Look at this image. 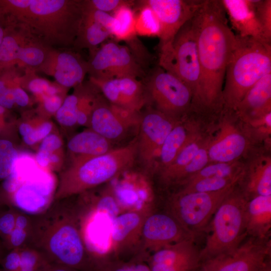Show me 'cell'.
<instances>
[{
  "mask_svg": "<svg viewBox=\"0 0 271 271\" xmlns=\"http://www.w3.org/2000/svg\"><path fill=\"white\" fill-rule=\"evenodd\" d=\"M244 173V172H242L238 169L234 164L225 163H217L206 165L201 170L190 177L182 185L189 181L204 178H231L239 176Z\"/></svg>",
  "mask_w": 271,
  "mask_h": 271,
  "instance_id": "f35d334b",
  "label": "cell"
},
{
  "mask_svg": "<svg viewBox=\"0 0 271 271\" xmlns=\"http://www.w3.org/2000/svg\"><path fill=\"white\" fill-rule=\"evenodd\" d=\"M32 248L51 262L78 271H92L77 204L69 198L53 201L44 211L32 214Z\"/></svg>",
  "mask_w": 271,
  "mask_h": 271,
  "instance_id": "3957f363",
  "label": "cell"
},
{
  "mask_svg": "<svg viewBox=\"0 0 271 271\" xmlns=\"http://www.w3.org/2000/svg\"><path fill=\"white\" fill-rule=\"evenodd\" d=\"M83 0H0V18L46 46L73 47Z\"/></svg>",
  "mask_w": 271,
  "mask_h": 271,
  "instance_id": "7a4b0ae2",
  "label": "cell"
},
{
  "mask_svg": "<svg viewBox=\"0 0 271 271\" xmlns=\"http://www.w3.org/2000/svg\"><path fill=\"white\" fill-rule=\"evenodd\" d=\"M47 170H40L32 179L22 182L16 191L11 195L8 205L30 214L38 213L37 208L41 212L46 209L53 201L50 196L54 189L53 179Z\"/></svg>",
  "mask_w": 271,
  "mask_h": 271,
  "instance_id": "44dd1931",
  "label": "cell"
},
{
  "mask_svg": "<svg viewBox=\"0 0 271 271\" xmlns=\"http://www.w3.org/2000/svg\"><path fill=\"white\" fill-rule=\"evenodd\" d=\"M19 156L12 140L0 138V183L12 173Z\"/></svg>",
  "mask_w": 271,
  "mask_h": 271,
  "instance_id": "74e56055",
  "label": "cell"
},
{
  "mask_svg": "<svg viewBox=\"0 0 271 271\" xmlns=\"http://www.w3.org/2000/svg\"><path fill=\"white\" fill-rule=\"evenodd\" d=\"M62 94L44 96L39 100L41 102L42 109L46 112V114L55 115L66 97H63Z\"/></svg>",
  "mask_w": 271,
  "mask_h": 271,
  "instance_id": "7dc6e473",
  "label": "cell"
},
{
  "mask_svg": "<svg viewBox=\"0 0 271 271\" xmlns=\"http://www.w3.org/2000/svg\"><path fill=\"white\" fill-rule=\"evenodd\" d=\"M7 110L8 109L0 105V127L7 136H9L12 133L14 123L6 120Z\"/></svg>",
  "mask_w": 271,
  "mask_h": 271,
  "instance_id": "c3c4849f",
  "label": "cell"
},
{
  "mask_svg": "<svg viewBox=\"0 0 271 271\" xmlns=\"http://www.w3.org/2000/svg\"><path fill=\"white\" fill-rule=\"evenodd\" d=\"M192 19L172 39L160 44L159 66L186 84L191 89L193 97L198 85L200 69Z\"/></svg>",
  "mask_w": 271,
  "mask_h": 271,
  "instance_id": "52a82bcc",
  "label": "cell"
},
{
  "mask_svg": "<svg viewBox=\"0 0 271 271\" xmlns=\"http://www.w3.org/2000/svg\"><path fill=\"white\" fill-rule=\"evenodd\" d=\"M248 200L258 196H271V162L264 159L256 165L247 177L245 191Z\"/></svg>",
  "mask_w": 271,
  "mask_h": 271,
  "instance_id": "83f0119b",
  "label": "cell"
},
{
  "mask_svg": "<svg viewBox=\"0 0 271 271\" xmlns=\"http://www.w3.org/2000/svg\"><path fill=\"white\" fill-rule=\"evenodd\" d=\"M51 263L38 249L25 248L21 249V264L18 271H42Z\"/></svg>",
  "mask_w": 271,
  "mask_h": 271,
  "instance_id": "60d3db41",
  "label": "cell"
},
{
  "mask_svg": "<svg viewBox=\"0 0 271 271\" xmlns=\"http://www.w3.org/2000/svg\"><path fill=\"white\" fill-rule=\"evenodd\" d=\"M111 36L110 32L95 18L83 0L82 18L73 47L88 49L91 53Z\"/></svg>",
  "mask_w": 271,
  "mask_h": 271,
  "instance_id": "484cf974",
  "label": "cell"
},
{
  "mask_svg": "<svg viewBox=\"0 0 271 271\" xmlns=\"http://www.w3.org/2000/svg\"><path fill=\"white\" fill-rule=\"evenodd\" d=\"M209 160L207 148L201 147L191 161L177 175L172 185H182L190 177L207 165Z\"/></svg>",
  "mask_w": 271,
  "mask_h": 271,
  "instance_id": "b9f144b4",
  "label": "cell"
},
{
  "mask_svg": "<svg viewBox=\"0 0 271 271\" xmlns=\"http://www.w3.org/2000/svg\"><path fill=\"white\" fill-rule=\"evenodd\" d=\"M270 73L271 43L236 35L226 69L223 108L234 111L249 89Z\"/></svg>",
  "mask_w": 271,
  "mask_h": 271,
  "instance_id": "5b68a950",
  "label": "cell"
},
{
  "mask_svg": "<svg viewBox=\"0 0 271 271\" xmlns=\"http://www.w3.org/2000/svg\"><path fill=\"white\" fill-rule=\"evenodd\" d=\"M110 103L125 110L140 113L149 98L145 84L139 79L122 77L108 80L90 78Z\"/></svg>",
  "mask_w": 271,
  "mask_h": 271,
  "instance_id": "e0dca14e",
  "label": "cell"
},
{
  "mask_svg": "<svg viewBox=\"0 0 271 271\" xmlns=\"http://www.w3.org/2000/svg\"><path fill=\"white\" fill-rule=\"evenodd\" d=\"M4 206H5V205L3 204V203L2 202L0 199V209Z\"/></svg>",
  "mask_w": 271,
  "mask_h": 271,
  "instance_id": "11a10c76",
  "label": "cell"
},
{
  "mask_svg": "<svg viewBox=\"0 0 271 271\" xmlns=\"http://www.w3.org/2000/svg\"><path fill=\"white\" fill-rule=\"evenodd\" d=\"M0 45V69L13 66L38 68L50 47L19 28L8 27Z\"/></svg>",
  "mask_w": 271,
  "mask_h": 271,
  "instance_id": "8fae6325",
  "label": "cell"
},
{
  "mask_svg": "<svg viewBox=\"0 0 271 271\" xmlns=\"http://www.w3.org/2000/svg\"><path fill=\"white\" fill-rule=\"evenodd\" d=\"M36 69L53 77L58 85L67 89L83 82L88 73V62L74 52L50 48Z\"/></svg>",
  "mask_w": 271,
  "mask_h": 271,
  "instance_id": "d6986e66",
  "label": "cell"
},
{
  "mask_svg": "<svg viewBox=\"0 0 271 271\" xmlns=\"http://www.w3.org/2000/svg\"><path fill=\"white\" fill-rule=\"evenodd\" d=\"M134 2L126 0H85L86 4L90 7L110 14L123 5L133 6Z\"/></svg>",
  "mask_w": 271,
  "mask_h": 271,
  "instance_id": "f6af8a7d",
  "label": "cell"
},
{
  "mask_svg": "<svg viewBox=\"0 0 271 271\" xmlns=\"http://www.w3.org/2000/svg\"><path fill=\"white\" fill-rule=\"evenodd\" d=\"M201 145L200 139L191 138L173 162L160 171L161 182L166 185H172L177 175L191 161Z\"/></svg>",
  "mask_w": 271,
  "mask_h": 271,
  "instance_id": "f546056e",
  "label": "cell"
},
{
  "mask_svg": "<svg viewBox=\"0 0 271 271\" xmlns=\"http://www.w3.org/2000/svg\"><path fill=\"white\" fill-rule=\"evenodd\" d=\"M139 2V1H138ZM139 13L136 15L135 30L137 35L157 37L161 34L159 21L153 10L139 2Z\"/></svg>",
  "mask_w": 271,
  "mask_h": 271,
  "instance_id": "d590c367",
  "label": "cell"
},
{
  "mask_svg": "<svg viewBox=\"0 0 271 271\" xmlns=\"http://www.w3.org/2000/svg\"><path fill=\"white\" fill-rule=\"evenodd\" d=\"M0 271H2L1 269V268H0Z\"/></svg>",
  "mask_w": 271,
  "mask_h": 271,
  "instance_id": "9f6ffc18",
  "label": "cell"
},
{
  "mask_svg": "<svg viewBox=\"0 0 271 271\" xmlns=\"http://www.w3.org/2000/svg\"><path fill=\"white\" fill-rule=\"evenodd\" d=\"M197 237L186 230L168 212L154 211L147 216L144 223L141 251L153 253L184 240H195Z\"/></svg>",
  "mask_w": 271,
  "mask_h": 271,
  "instance_id": "5bb4252c",
  "label": "cell"
},
{
  "mask_svg": "<svg viewBox=\"0 0 271 271\" xmlns=\"http://www.w3.org/2000/svg\"><path fill=\"white\" fill-rule=\"evenodd\" d=\"M76 270L73 269L67 266L60 265L59 264L51 263L46 266L42 271H75Z\"/></svg>",
  "mask_w": 271,
  "mask_h": 271,
  "instance_id": "681fc988",
  "label": "cell"
},
{
  "mask_svg": "<svg viewBox=\"0 0 271 271\" xmlns=\"http://www.w3.org/2000/svg\"><path fill=\"white\" fill-rule=\"evenodd\" d=\"M259 271H271V261L269 259Z\"/></svg>",
  "mask_w": 271,
  "mask_h": 271,
  "instance_id": "816d5d0a",
  "label": "cell"
},
{
  "mask_svg": "<svg viewBox=\"0 0 271 271\" xmlns=\"http://www.w3.org/2000/svg\"><path fill=\"white\" fill-rule=\"evenodd\" d=\"M6 31L7 29L5 24L0 18V45L6 35Z\"/></svg>",
  "mask_w": 271,
  "mask_h": 271,
  "instance_id": "f907efd6",
  "label": "cell"
},
{
  "mask_svg": "<svg viewBox=\"0 0 271 271\" xmlns=\"http://www.w3.org/2000/svg\"><path fill=\"white\" fill-rule=\"evenodd\" d=\"M132 6L123 5L111 14L116 20V28L112 36L117 41L129 42L136 38V14Z\"/></svg>",
  "mask_w": 271,
  "mask_h": 271,
  "instance_id": "1f68e13d",
  "label": "cell"
},
{
  "mask_svg": "<svg viewBox=\"0 0 271 271\" xmlns=\"http://www.w3.org/2000/svg\"><path fill=\"white\" fill-rule=\"evenodd\" d=\"M22 77L16 66L0 69V105L8 110L16 105L14 93L22 86Z\"/></svg>",
  "mask_w": 271,
  "mask_h": 271,
  "instance_id": "4dcf8cb0",
  "label": "cell"
},
{
  "mask_svg": "<svg viewBox=\"0 0 271 271\" xmlns=\"http://www.w3.org/2000/svg\"><path fill=\"white\" fill-rule=\"evenodd\" d=\"M247 146L245 137L234 127L224 126L218 136L207 147L209 159L229 163L238 158Z\"/></svg>",
  "mask_w": 271,
  "mask_h": 271,
  "instance_id": "d4e9b609",
  "label": "cell"
},
{
  "mask_svg": "<svg viewBox=\"0 0 271 271\" xmlns=\"http://www.w3.org/2000/svg\"><path fill=\"white\" fill-rule=\"evenodd\" d=\"M75 271H78V270H75Z\"/></svg>",
  "mask_w": 271,
  "mask_h": 271,
  "instance_id": "6f0895ef",
  "label": "cell"
},
{
  "mask_svg": "<svg viewBox=\"0 0 271 271\" xmlns=\"http://www.w3.org/2000/svg\"><path fill=\"white\" fill-rule=\"evenodd\" d=\"M195 240H184L152 253L148 258L151 271H198L203 262Z\"/></svg>",
  "mask_w": 271,
  "mask_h": 271,
  "instance_id": "ffe728a7",
  "label": "cell"
},
{
  "mask_svg": "<svg viewBox=\"0 0 271 271\" xmlns=\"http://www.w3.org/2000/svg\"><path fill=\"white\" fill-rule=\"evenodd\" d=\"M236 185L212 192H178L169 199L166 212L173 216L186 230L198 236L207 228L219 205Z\"/></svg>",
  "mask_w": 271,
  "mask_h": 271,
  "instance_id": "ba28073f",
  "label": "cell"
},
{
  "mask_svg": "<svg viewBox=\"0 0 271 271\" xmlns=\"http://www.w3.org/2000/svg\"><path fill=\"white\" fill-rule=\"evenodd\" d=\"M247 235L269 239L271 228V196H258L248 200L244 215Z\"/></svg>",
  "mask_w": 271,
  "mask_h": 271,
  "instance_id": "603a6c76",
  "label": "cell"
},
{
  "mask_svg": "<svg viewBox=\"0 0 271 271\" xmlns=\"http://www.w3.org/2000/svg\"><path fill=\"white\" fill-rule=\"evenodd\" d=\"M63 143L61 138L54 133H51L45 137L39 146L35 156L37 165L42 169L49 170L50 156L59 153L62 148Z\"/></svg>",
  "mask_w": 271,
  "mask_h": 271,
  "instance_id": "ab89813d",
  "label": "cell"
},
{
  "mask_svg": "<svg viewBox=\"0 0 271 271\" xmlns=\"http://www.w3.org/2000/svg\"><path fill=\"white\" fill-rule=\"evenodd\" d=\"M176 122L175 118L153 108L141 116L137 155L148 168L153 167L165 139Z\"/></svg>",
  "mask_w": 271,
  "mask_h": 271,
  "instance_id": "9a60e30c",
  "label": "cell"
},
{
  "mask_svg": "<svg viewBox=\"0 0 271 271\" xmlns=\"http://www.w3.org/2000/svg\"><path fill=\"white\" fill-rule=\"evenodd\" d=\"M198 271H213V270L208 263L204 262Z\"/></svg>",
  "mask_w": 271,
  "mask_h": 271,
  "instance_id": "f5cc1de1",
  "label": "cell"
},
{
  "mask_svg": "<svg viewBox=\"0 0 271 271\" xmlns=\"http://www.w3.org/2000/svg\"><path fill=\"white\" fill-rule=\"evenodd\" d=\"M245 238L233 250L204 262L213 271H259L270 259V240Z\"/></svg>",
  "mask_w": 271,
  "mask_h": 271,
  "instance_id": "4fadbf2b",
  "label": "cell"
},
{
  "mask_svg": "<svg viewBox=\"0 0 271 271\" xmlns=\"http://www.w3.org/2000/svg\"><path fill=\"white\" fill-rule=\"evenodd\" d=\"M88 62L90 78L108 80L122 77L143 78V66L127 46L114 41L104 42L90 53Z\"/></svg>",
  "mask_w": 271,
  "mask_h": 271,
  "instance_id": "9c48e42d",
  "label": "cell"
},
{
  "mask_svg": "<svg viewBox=\"0 0 271 271\" xmlns=\"http://www.w3.org/2000/svg\"><path fill=\"white\" fill-rule=\"evenodd\" d=\"M18 210L13 206L7 205L0 209V240L2 243L15 227Z\"/></svg>",
  "mask_w": 271,
  "mask_h": 271,
  "instance_id": "7bdbcfd3",
  "label": "cell"
},
{
  "mask_svg": "<svg viewBox=\"0 0 271 271\" xmlns=\"http://www.w3.org/2000/svg\"><path fill=\"white\" fill-rule=\"evenodd\" d=\"M22 87L32 93L38 99L44 96L63 93V87L42 78L30 76L28 72L23 76Z\"/></svg>",
  "mask_w": 271,
  "mask_h": 271,
  "instance_id": "8d00e7d4",
  "label": "cell"
},
{
  "mask_svg": "<svg viewBox=\"0 0 271 271\" xmlns=\"http://www.w3.org/2000/svg\"><path fill=\"white\" fill-rule=\"evenodd\" d=\"M154 211L149 207L127 211L117 216L112 222L110 234L111 254L116 261L141 251L142 229L147 216Z\"/></svg>",
  "mask_w": 271,
  "mask_h": 271,
  "instance_id": "7c38bea8",
  "label": "cell"
},
{
  "mask_svg": "<svg viewBox=\"0 0 271 271\" xmlns=\"http://www.w3.org/2000/svg\"><path fill=\"white\" fill-rule=\"evenodd\" d=\"M186 127L176 123L165 139L159 153L160 171L170 165L189 141Z\"/></svg>",
  "mask_w": 271,
  "mask_h": 271,
  "instance_id": "f1b7e54d",
  "label": "cell"
},
{
  "mask_svg": "<svg viewBox=\"0 0 271 271\" xmlns=\"http://www.w3.org/2000/svg\"><path fill=\"white\" fill-rule=\"evenodd\" d=\"M83 82L75 87L74 92L66 95L55 114L57 122L63 127H71L77 124L76 116L79 102L85 88Z\"/></svg>",
  "mask_w": 271,
  "mask_h": 271,
  "instance_id": "836d02e7",
  "label": "cell"
},
{
  "mask_svg": "<svg viewBox=\"0 0 271 271\" xmlns=\"http://www.w3.org/2000/svg\"><path fill=\"white\" fill-rule=\"evenodd\" d=\"M247 201L235 188L219 205L211 223V232L200 249L202 262L229 252L246 237L244 215Z\"/></svg>",
  "mask_w": 271,
  "mask_h": 271,
  "instance_id": "8992f818",
  "label": "cell"
},
{
  "mask_svg": "<svg viewBox=\"0 0 271 271\" xmlns=\"http://www.w3.org/2000/svg\"><path fill=\"white\" fill-rule=\"evenodd\" d=\"M18 128L23 142L28 146H33L51 133L53 124L50 120L43 118L37 123L24 120L20 122Z\"/></svg>",
  "mask_w": 271,
  "mask_h": 271,
  "instance_id": "e575fe53",
  "label": "cell"
},
{
  "mask_svg": "<svg viewBox=\"0 0 271 271\" xmlns=\"http://www.w3.org/2000/svg\"><path fill=\"white\" fill-rule=\"evenodd\" d=\"M6 252V251L0 240V262Z\"/></svg>",
  "mask_w": 271,
  "mask_h": 271,
  "instance_id": "db71d44e",
  "label": "cell"
},
{
  "mask_svg": "<svg viewBox=\"0 0 271 271\" xmlns=\"http://www.w3.org/2000/svg\"><path fill=\"white\" fill-rule=\"evenodd\" d=\"M271 73L258 80L246 92L234 111L244 120L271 111Z\"/></svg>",
  "mask_w": 271,
  "mask_h": 271,
  "instance_id": "cb8c5ba5",
  "label": "cell"
},
{
  "mask_svg": "<svg viewBox=\"0 0 271 271\" xmlns=\"http://www.w3.org/2000/svg\"><path fill=\"white\" fill-rule=\"evenodd\" d=\"M139 3L149 6L161 26L160 44L172 39L180 29L192 19L204 0H144Z\"/></svg>",
  "mask_w": 271,
  "mask_h": 271,
  "instance_id": "ac0fdd59",
  "label": "cell"
},
{
  "mask_svg": "<svg viewBox=\"0 0 271 271\" xmlns=\"http://www.w3.org/2000/svg\"><path fill=\"white\" fill-rule=\"evenodd\" d=\"M221 0H204L192 19L200 76L191 108L202 112L223 108V85L236 35L229 26Z\"/></svg>",
  "mask_w": 271,
  "mask_h": 271,
  "instance_id": "6da1fadb",
  "label": "cell"
},
{
  "mask_svg": "<svg viewBox=\"0 0 271 271\" xmlns=\"http://www.w3.org/2000/svg\"><path fill=\"white\" fill-rule=\"evenodd\" d=\"M255 10L264 39L271 42V1L255 0Z\"/></svg>",
  "mask_w": 271,
  "mask_h": 271,
  "instance_id": "ee69618b",
  "label": "cell"
},
{
  "mask_svg": "<svg viewBox=\"0 0 271 271\" xmlns=\"http://www.w3.org/2000/svg\"><path fill=\"white\" fill-rule=\"evenodd\" d=\"M67 148L72 160L99 156L113 149L110 141L90 128L71 138Z\"/></svg>",
  "mask_w": 271,
  "mask_h": 271,
  "instance_id": "4316f807",
  "label": "cell"
},
{
  "mask_svg": "<svg viewBox=\"0 0 271 271\" xmlns=\"http://www.w3.org/2000/svg\"><path fill=\"white\" fill-rule=\"evenodd\" d=\"M145 84L149 100L158 111L175 118L190 109L191 89L159 66L152 72Z\"/></svg>",
  "mask_w": 271,
  "mask_h": 271,
  "instance_id": "30bf717a",
  "label": "cell"
},
{
  "mask_svg": "<svg viewBox=\"0 0 271 271\" xmlns=\"http://www.w3.org/2000/svg\"><path fill=\"white\" fill-rule=\"evenodd\" d=\"M137 138L127 145L97 157L72 159L61 171L53 201L80 195L119 175L133 165L137 156Z\"/></svg>",
  "mask_w": 271,
  "mask_h": 271,
  "instance_id": "277c9868",
  "label": "cell"
},
{
  "mask_svg": "<svg viewBox=\"0 0 271 271\" xmlns=\"http://www.w3.org/2000/svg\"><path fill=\"white\" fill-rule=\"evenodd\" d=\"M21 264V249L6 251L1 262L2 271H18Z\"/></svg>",
  "mask_w": 271,
  "mask_h": 271,
  "instance_id": "bcb514c9",
  "label": "cell"
},
{
  "mask_svg": "<svg viewBox=\"0 0 271 271\" xmlns=\"http://www.w3.org/2000/svg\"><path fill=\"white\" fill-rule=\"evenodd\" d=\"M244 176V173L235 177H209L189 181L182 185V189L178 192L183 193L216 192L237 184Z\"/></svg>",
  "mask_w": 271,
  "mask_h": 271,
  "instance_id": "d6a6232c",
  "label": "cell"
},
{
  "mask_svg": "<svg viewBox=\"0 0 271 271\" xmlns=\"http://www.w3.org/2000/svg\"><path fill=\"white\" fill-rule=\"evenodd\" d=\"M141 116L111 104L99 94L88 127L112 142L123 137L131 127L139 125Z\"/></svg>",
  "mask_w": 271,
  "mask_h": 271,
  "instance_id": "2e32d148",
  "label": "cell"
},
{
  "mask_svg": "<svg viewBox=\"0 0 271 271\" xmlns=\"http://www.w3.org/2000/svg\"><path fill=\"white\" fill-rule=\"evenodd\" d=\"M236 35L267 42L255 10V0H221ZM271 43V42H269Z\"/></svg>",
  "mask_w": 271,
  "mask_h": 271,
  "instance_id": "7402d4cb",
  "label": "cell"
}]
</instances>
